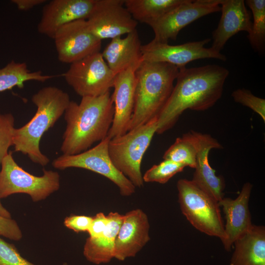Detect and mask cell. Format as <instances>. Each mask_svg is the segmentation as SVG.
<instances>
[{
	"mask_svg": "<svg viewBox=\"0 0 265 265\" xmlns=\"http://www.w3.org/2000/svg\"><path fill=\"white\" fill-rule=\"evenodd\" d=\"M157 126L158 117L109 141L108 153L113 164L135 187L143 186L141 161Z\"/></svg>",
	"mask_w": 265,
	"mask_h": 265,
	"instance_id": "5b68a950",
	"label": "cell"
},
{
	"mask_svg": "<svg viewBox=\"0 0 265 265\" xmlns=\"http://www.w3.org/2000/svg\"><path fill=\"white\" fill-rule=\"evenodd\" d=\"M17 8L22 11L28 10L33 7L45 3L46 0H12Z\"/></svg>",
	"mask_w": 265,
	"mask_h": 265,
	"instance_id": "836d02e7",
	"label": "cell"
},
{
	"mask_svg": "<svg viewBox=\"0 0 265 265\" xmlns=\"http://www.w3.org/2000/svg\"><path fill=\"white\" fill-rule=\"evenodd\" d=\"M110 139L106 136L94 147L76 155H62L53 160L52 165L58 169L76 167L97 173L116 185L121 195L130 196L136 187L113 164L108 150Z\"/></svg>",
	"mask_w": 265,
	"mask_h": 265,
	"instance_id": "ba28073f",
	"label": "cell"
},
{
	"mask_svg": "<svg viewBox=\"0 0 265 265\" xmlns=\"http://www.w3.org/2000/svg\"><path fill=\"white\" fill-rule=\"evenodd\" d=\"M0 170V199L15 193H26L37 202L46 199L60 187L57 172L44 170L43 175L36 176L20 166L10 152L3 159Z\"/></svg>",
	"mask_w": 265,
	"mask_h": 265,
	"instance_id": "52a82bcc",
	"label": "cell"
},
{
	"mask_svg": "<svg viewBox=\"0 0 265 265\" xmlns=\"http://www.w3.org/2000/svg\"><path fill=\"white\" fill-rule=\"evenodd\" d=\"M179 69L163 62L143 61L135 71L134 104L128 131L158 116L174 87Z\"/></svg>",
	"mask_w": 265,
	"mask_h": 265,
	"instance_id": "277c9868",
	"label": "cell"
},
{
	"mask_svg": "<svg viewBox=\"0 0 265 265\" xmlns=\"http://www.w3.org/2000/svg\"><path fill=\"white\" fill-rule=\"evenodd\" d=\"M31 101L37 107L36 113L25 125L15 128L13 146L15 152H21L32 162L45 166L50 159L41 152L40 141L44 133L64 113L71 100L67 92L56 87L48 86L34 94Z\"/></svg>",
	"mask_w": 265,
	"mask_h": 265,
	"instance_id": "3957f363",
	"label": "cell"
},
{
	"mask_svg": "<svg viewBox=\"0 0 265 265\" xmlns=\"http://www.w3.org/2000/svg\"><path fill=\"white\" fill-rule=\"evenodd\" d=\"M54 76L43 75L41 71L31 72L25 62L14 60L0 69V92L18 87L22 89L24 83L29 80L44 82Z\"/></svg>",
	"mask_w": 265,
	"mask_h": 265,
	"instance_id": "cb8c5ba5",
	"label": "cell"
},
{
	"mask_svg": "<svg viewBox=\"0 0 265 265\" xmlns=\"http://www.w3.org/2000/svg\"><path fill=\"white\" fill-rule=\"evenodd\" d=\"M252 185L245 183L238 196L235 199L224 197L218 202L225 214V238L222 241L224 248L230 251L234 242L253 225L249 209V201Z\"/></svg>",
	"mask_w": 265,
	"mask_h": 265,
	"instance_id": "ac0fdd59",
	"label": "cell"
},
{
	"mask_svg": "<svg viewBox=\"0 0 265 265\" xmlns=\"http://www.w3.org/2000/svg\"><path fill=\"white\" fill-rule=\"evenodd\" d=\"M178 201L183 214L196 229L207 235L225 238L218 202L191 180L181 179L177 183Z\"/></svg>",
	"mask_w": 265,
	"mask_h": 265,
	"instance_id": "8992f818",
	"label": "cell"
},
{
	"mask_svg": "<svg viewBox=\"0 0 265 265\" xmlns=\"http://www.w3.org/2000/svg\"><path fill=\"white\" fill-rule=\"evenodd\" d=\"M230 265H265V227L252 225L234 242Z\"/></svg>",
	"mask_w": 265,
	"mask_h": 265,
	"instance_id": "7402d4cb",
	"label": "cell"
},
{
	"mask_svg": "<svg viewBox=\"0 0 265 265\" xmlns=\"http://www.w3.org/2000/svg\"><path fill=\"white\" fill-rule=\"evenodd\" d=\"M221 0H184L179 5L148 25L152 28L153 40L168 43L176 40L179 32L195 20L221 11Z\"/></svg>",
	"mask_w": 265,
	"mask_h": 265,
	"instance_id": "30bf717a",
	"label": "cell"
},
{
	"mask_svg": "<svg viewBox=\"0 0 265 265\" xmlns=\"http://www.w3.org/2000/svg\"><path fill=\"white\" fill-rule=\"evenodd\" d=\"M229 74L227 69L215 64L179 69L176 83L158 116L156 133L172 128L186 109L204 111L212 107L221 97Z\"/></svg>",
	"mask_w": 265,
	"mask_h": 265,
	"instance_id": "6da1fadb",
	"label": "cell"
},
{
	"mask_svg": "<svg viewBox=\"0 0 265 265\" xmlns=\"http://www.w3.org/2000/svg\"><path fill=\"white\" fill-rule=\"evenodd\" d=\"M186 167L184 164L164 159L146 171L143 176L144 183L165 184L175 175L182 172Z\"/></svg>",
	"mask_w": 265,
	"mask_h": 265,
	"instance_id": "4316f807",
	"label": "cell"
},
{
	"mask_svg": "<svg viewBox=\"0 0 265 265\" xmlns=\"http://www.w3.org/2000/svg\"><path fill=\"white\" fill-rule=\"evenodd\" d=\"M14 125L15 118L11 113L0 112V165L8 154L9 148L13 146Z\"/></svg>",
	"mask_w": 265,
	"mask_h": 265,
	"instance_id": "83f0119b",
	"label": "cell"
},
{
	"mask_svg": "<svg viewBox=\"0 0 265 265\" xmlns=\"http://www.w3.org/2000/svg\"><path fill=\"white\" fill-rule=\"evenodd\" d=\"M115 75L100 52L71 64L62 75L68 84L81 97L99 96L109 91Z\"/></svg>",
	"mask_w": 265,
	"mask_h": 265,
	"instance_id": "9c48e42d",
	"label": "cell"
},
{
	"mask_svg": "<svg viewBox=\"0 0 265 265\" xmlns=\"http://www.w3.org/2000/svg\"><path fill=\"white\" fill-rule=\"evenodd\" d=\"M195 135L197 154L191 181L218 202L224 198L225 182L223 176L216 175L215 171L210 164L208 157L211 150L222 149L223 146L210 134L195 132Z\"/></svg>",
	"mask_w": 265,
	"mask_h": 265,
	"instance_id": "e0dca14e",
	"label": "cell"
},
{
	"mask_svg": "<svg viewBox=\"0 0 265 265\" xmlns=\"http://www.w3.org/2000/svg\"><path fill=\"white\" fill-rule=\"evenodd\" d=\"M245 3L251 10L253 18L248 39L255 51L263 52L265 43V0H246Z\"/></svg>",
	"mask_w": 265,
	"mask_h": 265,
	"instance_id": "484cf974",
	"label": "cell"
},
{
	"mask_svg": "<svg viewBox=\"0 0 265 265\" xmlns=\"http://www.w3.org/2000/svg\"><path fill=\"white\" fill-rule=\"evenodd\" d=\"M141 45L136 29L125 38L120 36L111 39L102 54L115 75L129 68L136 71L143 61Z\"/></svg>",
	"mask_w": 265,
	"mask_h": 265,
	"instance_id": "ffe728a7",
	"label": "cell"
},
{
	"mask_svg": "<svg viewBox=\"0 0 265 265\" xmlns=\"http://www.w3.org/2000/svg\"><path fill=\"white\" fill-rule=\"evenodd\" d=\"M221 16L212 32V48L220 52L228 40L238 32L249 33L252 22L249 11L243 0H221Z\"/></svg>",
	"mask_w": 265,
	"mask_h": 265,
	"instance_id": "d6986e66",
	"label": "cell"
},
{
	"mask_svg": "<svg viewBox=\"0 0 265 265\" xmlns=\"http://www.w3.org/2000/svg\"><path fill=\"white\" fill-rule=\"evenodd\" d=\"M97 0H52L43 8L38 32L53 38L62 26L79 20H87Z\"/></svg>",
	"mask_w": 265,
	"mask_h": 265,
	"instance_id": "5bb4252c",
	"label": "cell"
},
{
	"mask_svg": "<svg viewBox=\"0 0 265 265\" xmlns=\"http://www.w3.org/2000/svg\"><path fill=\"white\" fill-rule=\"evenodd\" d=\"M124 0H97L86 20L89 30L100 40L113 39L136 29L137 22L124 4Z\"/></svg>",
	"mask_w": 265,
	"mask_h": 265,
	"instance_id": "7c38bea8",
	"label": "cell"
},
{
	"mask_svg": "<svg viewBox=\"0 0 265 265\" xmlns=\"http://www.w3.org/2000/svg\"><path fill=\"white\" fill-rule=\"evenodd\" d=\"M108 221L107 215L102 212L92 217L91 224L87 231L89 237L95 238L99 237L106 229Z\"/></svg>",
	"mask_w": 265,
	"mask_h": 265,
	"instance_id": "d6a6232c",
	"label": "cell"
},
{
	"mask_svg": "<svg viewBox=\"0 0 265 265\" xmlns=\"http://www.w3.org/2000/svg\"><path fill=\"white\" fill-rule=\"evenodd\" d=\"M107 215L109 221L104 232L97 238H88L84 245V257L96 265L107 263L114 258L116 239L124 216L117 212Z\"/></svg>",
	"mask_w": 265,
	"mask_h": 265,
	"instance_id": "44dd1931",
	"label": "cell"
},
{
	"mask_svg": "<svg viewBox=\"0 0 265 265\" xmlns=\"http://www.w3.org/2000/svg\"><path fill=\"white\" fill-rule=\"evenodd\" d=\"M92 220L91 216L71 215L65 218L64 224L76 233L87 232Z\"/></svg>",
	"mask_w": 265,
	"mask_h": 265,
	"instance_id": "1f68e13d",
	"label": "cell"
},
{
	"mask_svg": "<svg viewBox=\"0 0 265 265\" xmlns=\"http://www.w3.org/2000/svg\"><path fill=\"white\" fill-rule=\"evenodd\" d=\"M0 265H35L21 256L15 246L0 237Z\"/></svg>",
	"mask_w": 265,
	"mask_h": 265,
	"instance_id": "f546056e",
	"label": "cell"
},
{
	"mask_svg": "<svg viewBox=\"0 0 265 265\" xmlns=\"http://www.w3.org/2000/svg\"><path fill=\"white\" fill-rule=\"evenodd\" d=\"M197 154L195 132L191 131L178 137L165 152L163 159H167L195 168Z\"/></svg>",
	"mask_w": 265,
	"mask_h": 265,
	"instance_id": "d4e9b609",
	"label": "cell"
},
{
	"mask_svg": "<svg viewBox=\"0 0 265 265\" xmlns=\"http://www.w3.org/2000/svg\"><path fill=\"white\" fill-rule=\"evenodd\" d=\"M184 0H124V6L133 19L147 25L179 5Z\"/></svg>",
	"mask_w": 265,
	"mask_h": 265,
	"instance_id": "603a6c76",
	"label": "cell"
},
{
	"mask_svg": "<svg viewBox=\"0 0 265 265\" xmlns=\"http://www.w3.org/2000/svg\"><path fill=\"white\" fill-rule=\"evenodd\" d=\"M149 229L148 216L142 210L127 212L116 239L114 258L124 261L134 257L150 240Z\"/></svg>",
	"mask_w": 265,
	"mask_h": 265,
	"instance_id": "2e32d148",
	"label": "cell"
},
{
	"mask_svg": "<svg viewBox=\"0 0 265 265\" xmlns=\"http://www.w3.org/2000/svg\"><path fill=\"white\" fill-rule=\"evenodd\" d=\"M0 215L6 217L11 218L10 213L2 206L0 199Z\"/></svg>",
	"mask_w": 265,
	"mask_h": 265,
	"instance_id": "e575fe53",
	"label": "cell"
},
{
	"mask_svg": "<svg viewBox=\"0 0 265 265\" xmlns=\"http://www.w3.org/2000/svg\"><path fill=\"white\" fill-rule=\"evenodd\" d=\"M232 97L236 103L248 107L257 113L265 122V100L254 95L245 88H238L233 92Z\"/></svg>",
	"mask_w": 265,
	"mask_h": 265,
	"instance_id": "f1b7e54d",
	"label": "cell"
},
{
	"mask_svg": "<svg viewBox=\"0 0 265 265\" xmlns=\"http://www.w3.org/2000/svg\"><path fill=\"white\" fill-rule=\"evenodd\" d=\"M58 60L72 64L100 52L102 41L89 29L86 20H79L61 27L53 38Z\"/></svg>",
	"mask_w": 265,
	"mask_h": 265,
	"instance_id": "4fadbf2b",
	"label": "cell"
},
{
	"mask_svg": "<svg viewBox=\"0 0 265 265\" xmlns=\"http://www.w3.org/2000/svg\"><path fill=\"white\" fill-rule=\"evenodd\" d=\"M66 127L60 150L65 155L84 152L107 136L114 115L109 91L96 97H83L80 103L71 101L64 112Z\"/></svg>",
	"mask_w": 265,
	"mask_h": 265,
	"instance_id": "7a4b0ae2",
	"label": "cell"
},
{
	"mask_svg": "<svg viewBox=\"0 0 265 265\" xmlns=\"http://www.w3.org/2000/svg\"><path fill=\"white\" fill-rule=\"evenodd\" d=\"M210 41V38H206L198 41L171 45L152 40L148 44L141 45V54L144 61L166 63L179 69L185 67L189 62L200 59L214 58L226 61V56L220 52L212 47H205Z\"/></svg>",
	"mask_w": 265,
	"mask_h": 265,
	"instance_id": "8fae6325",
	"label": "cell"
},
{
	"mask_svg": "<svg viewBox=\"0 0 265 265\" xmlns=\"http://www.w3.org/2000/svg\"><path fill=\"white\" fill-rule=\"evenodd\" d=\"M135 71L129 68L115 76L111 96L114 105V115L107 136L110 139L126 133L133 113L135 88Z\"/></svg>",
	"mask_w": 265,
	"mask_h": 265,
	"instance_id": "9a60e30c",
	"label": "cell"
},
{
	"mask_svg": "<svg viewBox=\"0 0 265 265\" xmlns=\"http://www.w3.org/2000/svg\"><path fill=\"white\" fill-rule=\"evenodd\" d=\"M63 265H68L67 264H66V263H64V264H63Z\"/></svg>",
	"mask_w": 265,
	"mask_h": 265,
	"instance_id": "d590c367",
	"label": "cell"
},
{
	"mask_svg": "<svg viewBox=\"0 0 265 265\" xmlns=\"http://www.w3.org/2000/svg\"><path fill=\"white\" fill-rule=\"evenodd\" d=\"M0 236L17 241L22 238V233L14 220L0 215Z\"/></svg>",
	"mask_w": 265,
	"mask_h": 265,
	"instance_id": "4dcf8cb0",
	"label": "cell"
}]
</instances>
